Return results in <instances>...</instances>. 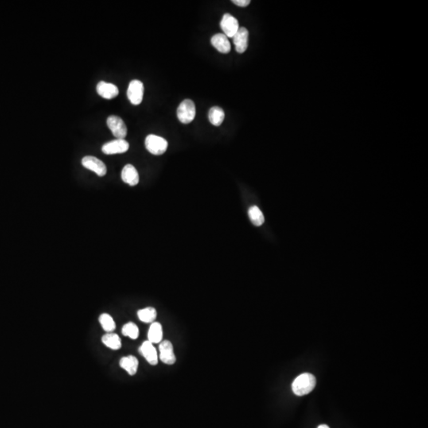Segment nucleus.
<instances>
[{
	"label": "nucleus",
	"instance_id": "1",
	"mask_svg": "<svg viewBox=\"0 0 428 428\" xmlns=\"http://www.w3.org/2000/svg\"><path fill=\"white\" fill-rule=\"evenodd\" d=\"M316 378L313 374L304 373L296 378L292 384V390L297 396H305L313 391L316 386Z\"/></svg>",
	"mask_w": 428,
	"mask_h": 428
},
{
	"label": "nucleus",
	"instance_id": "2",
	"mask_svg": "<svg viewBox=\"0 0 428 428\" xmlns=\"http://www.w3.org/2000/svg\"><path fill=\"white\" fill-rule=\"evenodd\" d=\"M145 147L151 154L160 156L166 152L168 143L163 137L150 134L145 139Z\"/></svg>",
	"mask_w": 428,
	"mask_h": 428
},
{
	"label": "nucleus",
	"instance_id": "3",
	"mask_svg": "<svg viewBox=\"0 0 428 428\" xmlns=\"http://www.w3.org/2000/svg\"><path fill=\"white\" fill-rule=\"evenodd\" d=\"M196 115L195 102L191 99H185L178 107L177 116L180 122L189 124L193 122Z\"/></svg>",
	"mask_w": 428,
	"mask_h": 428
},
{
	"label": "nucleus",
	"instance_id": "4",
	"mask_svg": "<svg viewBox=\"0 0 428 428\" xmlns=\"http://www.w3.org/2000/svg\"><path fill=\"white\" fill-rule=\"evenodd\" d=\"M106 123L117 139H125L127 135V127L122 118L118 116H110L106 120Z\"/></svg>",
	"mask_w": 428,
	"mask_h": 428
},
{
	"label": "nucleus",
	"instance_id": "5",
	"mask_svg": "<svg viewBox=\"0 0 428 428\" xmlns=\"http://www.w3.org/2000/svg\"><path fill=\"white\" fill-rule=\"evenodd\" d=\"M144 84L138 79H133L129 83L127 90V96L132 104H141L144 97Z\"/></svg>",
	"mask_w": 428,
	"mask_h": 428
},
{
	"label": "nucleus",
	"instance_id": "6",
	"mask_svg": "<svg viewBox=\"0 0 428 428\" xmlns=\"http://www.w3.org/2000/svg\"><path fill=\"white\" fill-rule=\"evenodd\" d=\"M129 145L125 139H116L110 141L102 147V153L106 155L121 154L129 150Z\"/></svg>",
	"mask_w": 428,
	"mask_h": 428
},
{
	"label": "nucleus",
	"instance_id": "7",
	"mask_svg": "<svg viewBox=\"0 0 428 428\" xmlns=\"http://www.w3.org/2000/svg\"><path fill=\"white\" fill-rule=\"evenodd\" d=\"M82 165L88 170L95 172L97 174V176L100 177L106 176L107 172L106 164L99 159L91 156L83 157L82 160Z\"/></svg>",
	"mask_w": 428,
	"mask_h": 428
},
{
	"label": "nucleus",
	"instance_id": "8",
	"mask_svg": "<svg viewBox=\"0 0 428 428\" xmlns=\"http://www.w3.org/2000/svg\"><path fill=\"white\" fill-rule=\"evenodd\" d=\"M220 27L227 37H233L239 30V22L234 16L230 14H224L220 23Z\"/></svg>",
	"mask_w": 428,
	"mask_h": 428
},
{
	"label": "nucleus",
	"instance_id": "9",
	"mask_svg": "<svg viewBox=\"0 0 428 428\" xmlns=\"http://www.w3.org/2000/svg\"><path fill=\"white\" fill-rule=\"evenodd\" d=\"M160 359L167 365H173L176 363V358L174 353L173 345L170 341L164 340L160 344Z\"/></svg>",
	"mask_w": 428,
	"mask_h": 428
},
{
	"label": "nucleus",
	"instance_id": "10",
	"mask_svg": "<svg viewBox=\"0 0 428 428\" xmlns=\"http://www.w3.org/2000/svg\"><path fill=\"white\" fill-rule=\"evenodd\" d=\"M140 353L144 356L147 362L152 366L158 364V355L157 351L153 346V343L148 341L144 342L139 348Z\"/></svg>",
	"mask_w": 428,
	"mask_h": 428
},
{
	"label": "nucleus",
	"instance_id": "11",
	"mask_svg": "<svg viewBox=\"0 0 428 428\" xmlns=\"http://www.w3.org/2000/svg\"><path fill=\"white\" fill-rule=\"evenodd\" d=\"M248 30L246 28L240 27L237 33L234 35L233 43L235 50L238 53H243L248 46Z\"/></svg>",
	"mask_w": 428,
	"mask_h": 428
},
{
	"label": "nucleus",
	"instance_id": "12",
	"mask_svg": "<svg viewBox=\"0 0 428 428\" xmlns=\"http://www.w3.org/2000/svg\"><path fill=\"white\" fill-rule=\"evenodd\" d=\"M96 90L97 93L106 99H114L119 94V90L117 86L113 83H106L104 81H101L98 83Z\"/></svg>",
	"mask_w": 428,
	"mask_h": 428
},
{
	"label": "nucleus",
	"instance_id": "13",
	"mask_svg": "<svg viewBox=\"0 0 428 428\" xmlns=\"http://www.w3.org/2000/svg\"><path fill=\"white\" fill-rule=\"evenodd\" d=\"M211 44L218 52L227 54L231 50V44L224 33H216L211 38Z\"/></svg>",
	"mask_w": 428,
	"mask_h": 428
},
{
	"label": "nucleus",
	"instance_id": "14",
	"mask_svg": "<svg viewBox=\"0 0 428 428\" xmlns=\"http://www.w3.org/2000/svg\"><path fill=\"white\" fill-rule=\"evenodd\" d=\"M122 180L124 183L131 187L137 185L139 183V174L135 167L132 164H127L124 167L122 172Z\"/></svg>",
	"mask_w": 428,
	"mask_h": 428
},
{
	"label": "nucleus",
	"instance_id": "15",
	"mask_svg": "<svg viewBox=\"0 0 428 428\" xmlns=\"http://www.w3.org/2000/svg\"><path fill=\"white\" fill-rule=\"evenodd\" d=\"M120 367H122L123 370L126 371L129 375L133 376L137 374V370H138V366H139V362L137 360V358L133 355H129V356L123 357L120 360Z\"/></svg>",
	"mask_w": 428,
	"mask_h": 428
},
{
	"label": "nucleus",
	"instance_id": "16",
	"mask_svg": "<svg viewBox=\"0 0 428 428\" xmlns=\"http://www.w3.org/2000/svg\"><path fill=\"white\" fill-rule=\"evenodd\" d=\"M148 339L152 343H159L162 341L163 328L160 323H152L148 332Z\"/></svg>",
	"mask_w": 428,
	"mask_h": 428
},
{
	"label": "nucleus",
	"instance_id": "17",
	"mask_svg": "<svg viewBox=\"0 0 428 428\" xmlns=\"http://www.w3.org/2000/svg\"><path fill=\"white\" fill-rule=\"evenodd\" d=\"M224 110L219 106H214L209 111V120L214 126H220L224 122Z\"/></svg>",
	"mask_w": 428,
	"mask_h": 428
},
{
	"label": "nucleus",
	"instance_id": "18",
	"mask_svg": "<svg viewBox=\"0 0 428 428\" xmlns=\"http://www.w3.org/2000/svg\"><path fill=\"white\" fill-rule=\"evenodd\" d=\"M102 342L105 346L112 350H119L122 347V340L117 334H106L102 336Z\"/></svg>",
	"mask_w": 428,
	"mask_h": 428
},
{
	"label": "nucleus",
	"instance_id": "19",
	"mask_svg": "<svg viewBox=\"0 0 428 428\" xmlns=\"http://www.w3.org/2000/svg\"><path fill=\"white\" fill-rule=\"evenodd\" d=\"M137 316L142 322L153 323L157 318V310L153 307H147L145 309H140L137 312Z\"/></svg>",
	"mask_w": 428,
	"mask_h": 428
},
{
	"label": "nucleus",
	"instance_id": "20",
	"mask_svg": "<svg viewBox=\"0 0 428 428\" xmlns=\"http://www.w3.org/2000/svg\"><path fill=\"white\" fill-rule=\"evenodd\" d=\"M248 216L251 223L255 226H261L264 223V216L260 209L257 207H251L249 209Z\"/></svg>",
	"mask_w": 428,
	"mask_h": 428
},
{
	"label": "nucleus",
	"instance_id": "21",
	"mask_svg": "<svg viewBox=\"0 0 428 428\" xmlns=\"http://www.w3.org/2000/svg\"><path fill=\"white\" fill-rule=\"evenodd\" d=\"M99 322H100L102 328L107 333L113 332L115 330L116 324L114 319H113L112 316L107 314V313H102L100 315Z\"/></svg>",
	"mask_w": 428,
	"mask_h": 428
},
{
	"label": "nucleus",
	"instance_id": "22",
	"mask_svg": "<svg viewBox=\"0 0 428 428\" xmlns=\"http://www.w3.org/2000/svg\"><path fill=\"white\" fill-rule=\"evenodd\" d=\"M122 332L124 336H128L132 340H136L139 336V328L133 322L125 324L122 328Z\"/></svg>",
	"mask_w": 428,
	"mask_h": 428
},
{
	"label": "nucleus",
	"instance_id": "23",
	"mask_svg": "<svg viewBox=\"0 0 428 428\" xmlns=\"http://www.w3.org/2000/svg\"><path fill=\"white\" fill-rule=\"evenodd\" d=\"M232 2L234 4H235L236 6H241V7H245V6H248L251 1L250 0H232Z\"/></svg>",
	"mask_w": 428,
	"mask_h": 428
},
{
	"label": "nucleus",
	"instance_id": "24",
	"mask_svg": "<svg viewBox=\"0 0 428 428\" xmlns=\"http://www.w3.org/2000/svg\"><path fill=\"white\" fill-rule=\"evenodd\" d=\"M329 428V427L328 426V425H320V426H319L318 428Z\"/></svg>",
	"mask_w": 428,
	"mask_h": 428
}]
</instances>
